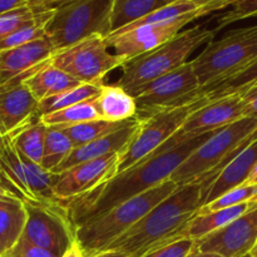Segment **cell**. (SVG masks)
Returning <instances> with one entry per match:
<instances>
[{
    "label": "cell",
    "mask_w": 257,
    "mask_h": 257,
    "mask_svg": "<svg viewBox=\"0 0 257 257\" xmlns=\"http://www.w3.org/2000/svg\"><path fill=\"white\" fill-rule=\"evenodd\" d=\"M23 83L39 102L83 84L68 73L54 67L50 59Z\"/></svg>",
    "instance_id": "44dd1931"
},
{
    "label": "cell",
    "mask_w": 257,
    "mask_h": 257,
    "mask_svg": "<svg viewBox=\"0 0 257 257\" xmlns=\"http://www.w3.org/2000/svg\"><path fill=\"white\" fill-rule=\"evenodd\" d=\"M255 17H257V0H237L232 9L217 18V27L215 29L218 32L226 25Z\"/></svg>",
    "instance_id": "836d02e7"
},
{
    "label": "cell",
    "mask_w": 257,
    "mask_h": 257,
    "mask_svg": "<svg viewBox=\"0 0 257 257\" xmlns=\"http://www.w3.org/2000/svg\"><path fill=\"white\" fill-rule=\"evenodd\" d=\"M63 2H67V0H50L48 4H45L44 7L40 8V9L34 10L35 13H40V12H47V10H53L55 7H58L59 4H62Z\"/></svg>",
    "instance_id": "b9f144b4"
},
{
    "label": "cell",
    "mask_w": 257,
    "mask_h": 257,
    "mask_svg": "<svg viewBox=\"0 0 257 257\" xmlns=\"http://www.w3.org/2000/svg\"><path fill=\"white\" fill-rule=\"evenodd\" d=\"M200 18L198 9L183 15L172 22L155 25H143L122 33H113L105 38L108 49H112V54L122 59L123 62L146 54L151 50L157 49L175 38L181 29Z\"/></svg>",
    "instance_id": "5bb4252c"
},
{
    "label": "cell",
    "mask_w": 257,
    "mask_h": 257,
    "mask_svg": "<svg viewBox=\"0 0 257 257\" xmlns=\"http://www.w3.org/2000/svg\"><path fill=\"white\" fill-rule=\"evenodd\" d=\"M95 119H102V118L98 112L94 99L82 102L57 112L48 113L40 117V120L47 127H64V125L79 124Z\"/></svg>",
    "instance_id": "f1b7e54d"
},
{
    "label": "cell",
    "mask_w": 257,
    "mask_h": 257,
    "mask_svg": "<svg viewBox=\"0 0 257 257\" xmlns=\"http://www.w3.org/2000/svg\"><path fill=\"white\" fill-rule=\"evenodd\" d=\"M89 257H130L127 256L125 253L122 252H117V251H104V252H99L97 255H93Z\"/></svg>",
    "instance_id": "ee69618b"
},
{
    "label": "cell",
    "mask_w": 257,
    "mask_h": 257,
    "mask_svg": "<svg viewBox=\"0 0 257 257\" xmlns=\"http://www.w3.org/2000/svg\"><path fill=\"white\" fill-rule=\"evenodd\" d=\"M256 59L257 24L231 30L210 42L191 64L201 88H207L233 77Z\"/></svg>",
    "instance_id": "8992f818"
},
{
    "label": "cell",
    "mask_w": 257,
    "mask_h": 257,
    "mask_svg": "<svg viewBox=\"0 0 257 257\" xmlns=\"http://www.w3.org/2000/svg\"><path fill=\"white\" fill-rule=\"evenodd\" d=\"M100 118L109 122H124L137 115L136 99L122 87L102 84L98 97L94 99Z\"/></svg>",
    "instance_id": "7402d4cb"
},
{
    "label": "cell",
    "mask_w": 257,
    "mask_h": 257,
    "mask_svg": "<svg viewBox=\"0 0 257 257\" xmlns=\"http://www.w3.org/2000/svg\"><path fill=\"white\" fill-rule=\"evenodd\" d=\"M62 257H84L82 248H80L79 243L77 242V240L72 243V246L65 251V253Z\"/></svg>",
    "instance_id": "ab89813d"
},
{
    "label": "cell",
    "mask_w": 257,
    "mask_h": 257,
    "mask_svg": "<svg viewBox=\"0 0 257 257\" xmlns=\"http://www.w3.org/2000/svg\"><path fill=\"white\" fill-rule=\"evenodd\" d=\"M200 13V18L235 4L237 0H191Z\"/></svg>",
    "instance_id": "8d00e7d4"
},
{
    "label": "cell",
    "mask_w": 257,
    "mask_h": 257,
    "mask_svg": "<svg viewBox=\"0 0 257 257\" xmlns=\"http://www.w3.org/2000/svg\"><path fill=\"white\" fill-rule=\"evenodd\" d=\"M250 255L252 256V257H257V242H256V245L253 246L252 250L250 251Z\"/></svg>",
    "instance_id": "c3c4849f"
},
{
    "label": "cell",
    "mask_w": 257,
    "mask_h": 257,
    "mask_svg": "<svg viewBox=\"0 0 257 257\" xmlns=\"http://www.w3.org/2000/svg\"><path fill=\"white\" fill-rule=\"evenodd\" d=\"M0 87H2V83H0Z\"/></svg>",
    "instance_id": "816d5d0a"
},
{
    "label": "cell",
    "mask_w": 257,
    "mask_h": 257,
    "mask_svg": "<svg viewBox=\"0 0 257 257\" xmlns=\"http://www.w3.org/2000/svg\"><path fill=\"white\" fill-rule=\"evenodd\" d=\"M206 102L208 100L205 97H200L193 102L178 107L157 110L146 117H137V133L125 150L119 153L118 173L152 157L153 153L157 152L158 148L177 132L188 115Z\"/></svg>",
    "instance_id": "ba28073f"
},
{
    "label": "cell",
    "mask_w": 257,
    "mask_h": 257,
    "mask_svg": "<svg viewBox=\"0 0 257 257\" xmlns=\"http://www.w3.org/2000/svg\"><path fill=\"white\" fill-rule=\"evenodd\" d=\"M175 2L177 0H115L112 13V33Z\"/></svg>",
    "instance_id": "484cf974"
},
{
    "label": "cell",
    "mask_w": 257,
    "mask_h": 257,
    "mask_svg": "<svg viewBox=\"0 0 257 257\" xmlns=\"http://www.w3.org/2000/svg\"><path fill=\"white\" fill-rule=\"evenodd\" d=\"M0 168L9 182L17 188L24 202L49 207L64 206L55 198L53 192L57 175L48 172L40 165L19 155L8 136L4 138V150L0 155Z\"/></svg>",
    "instance_id": "8fae6325"
},
{
    "label": "cell",
    "mask_w": 257,
    "mask_h": 257,
    "mask_svg": "<svg viewBox=\"0 0 257 257\" xmlns=\"http://www.w3.org/2000/svg\"><path fill=\"white\" fill-rule=\"evenodd\" d=\"M27 222L22 237L32 245L62 257L75 241V228L64 206L37 205L24 202Z\"/></svg>",
    "instance_id": "4fadbf2b"
},
{
    "label": "cell",
    "mask_w": 257,
    "mask_h": 257,
    "mask_svg": "<svg viewBox=\"0 0 257 257\" xmlns=\"http://www.w3.org/2000/svg\"><path fill=\"white\" fill-rule=\"evenodd\" d=\"M255 131H257V118L252 117H242L221 128L178 166L170 180L177 186L201 182L211 171L225 162Z\"/></svg>",
    "instance_id": "52a82bcc"
},
{
    "label": "cell",
    "mask_w": 257,
    "mask_h": 257,
    "mask_svg": "<svg viewBox=\"0 0 257 257\" xmlns=\"http://www.w3.org/2000/svg\"><path fill=\"white\" fill-rule=\"evenodd\" d=\"M50 0H28V5L32 8L33 10H38L40 8L44 7L45 4H48Z\"/></svg>",
    "instance_id": "f6af8a7d"
},
{
    "label": "cell",
    "mask_w": 257,
    "mask_h": 257,
    "mask_svg": "<svg viewBox=\"0 0 257 257\" xmlns=\"http://www.w3.org/2000/svg\"><path fill=\"white\" fill-rule=\"evenodd\" d=\"M138 130L137 117L130 119L122 128L109 133V135L100 137L93 142L87 143L84 146L74 148L69 156L64 160V162L54 171V175L65 172L70 168L84 162L97 160L104 156L113 155V153H122L125 150L131 141L133 140Z\"/></svg>",
    "instance_id": "d6986e66"
},
{
    "label": "cell",
    "mask_w": 257,
    "mask_h": 257,
    "mask_svg": "<svg viewBox=\"0 0 257 257\" xmlns=\"http://www.w3.org/2000/svg\"><path fill=\"white\" fill-rule=\"evenodd\" d=\"M242 257H252V256H251L250 253H247V255H245V256H242Z\"/></svg>",
    "instance_id": "681fc988"
},
{
    "label": "cell",
    "mask_w": 257,
    "mask_h": 257,
    "mask_svg": "<svg viewBox=\"0 0 257 257\" xmlns=\"http://www.w3.org/2000/svg\"><path fill=\"white\" fill-rule=\"evenodd\" d=\"M253 201L241 203V205L233 206V207L223 208V210L220 211H213V212L205 213V215H196L185 226L182 232L180 233V238L181 240L182 238H190V240L198 241L210 235V233L221 230L225 226H227L228 223L235 221L236 218L242 216L251 207Z\"/></svg>",
    "instance_id": "603a6c76"
},
{
    "label": "cell",
    "mask_w": 257,
    "mask_h": 257,
    "mask_svg": "<svg viewBox=\"0 0 257 257\" xmlns=\"http://www.w3.org/2000/svg\"><path fill=\"white\" fill-rule=\"evenodd\" d=\"M57 52L45 35L20 47L0 52V83L18 84L37 72Z\"/></svg>",
    "instance_id": "e0dca14e"
},
{
    "label": "cell",
    "mask_w": 257,
    "mask_h": 257,
    "mask_svg": "<svg viewBox=\"0 0 257 257\" xmlns=\"http://www.w3.org/2000/svg\"><path fill=\"white\" fill-rule=\"evenodd\" d=\"M14 198H19L18 196H15L14 193L10 192L7 188L0 187V201H8V200H14ZM20 200V198H19Z\"/></svg>",
    "instance_id": "7bdbcfd3"
},
{
    "label": "cell",
    "mask_w": 257,
    "mask_h": 257,
    "mask_svg": "<svg viewBox=\"0 0 257 257\" xmlns=\"http://www.w3.org/2000/svg\"><path fill=\"white\" fill-rule=\"evenodd\" d=\"M39 100L24 83L4 84L0 87V131L4 136L34 119L38 115Z\"/></svg>",
    "instance_id": "ac0fdd59"
},
{
    "label": "cell",
    "mask_w": 257,
    "mask_h": 257,
    "mask_svg": "<svg viewBox=\"0 0 257 257\" xmlns=\"http://www.w3.org/2000/svg\"><path fill=\"white\" fill-rule=\"evenodd\" d=\"M74 150L72 141L59 127H48L44 153L40 166L48 172H54Z\"/></svg>",
    "instance_id": "f546056e"
},
{
    "label": "cell",
    "mask_w": 257,
    "mask_h": 257,
    "mask_svg": "<svg viewBox=\"0 0 257 257\" xmlns=\"http://www.w3.org/2000/svg\"><path fill=\"white\" fill-rule=\"evenodd\" d=\"M0 172H2L3 173V171H2V168H0ZM3 175H4V173H3ZM5 176V175H4Z\"/></svg>",
    "instance_id": "f907efd6"
},
{
    "label": "cell",
    "mask_w": 257,
    "mask_h": 257,
    "mask_svg": "<svg viewBox=\"0 0 257 257\" xmlns=\"http://www.w3.org/2000/svg\"><path fill=\"white\" fill-rule=\"evenodd\" d=\"M247 104L245 109V117L257 118V85L250 88V89L243 90Z\"/></svg>",
    "instance_id": "74e56055"
},
{
    "label": "cell",
    "mask_w": 257,
    "mask_h": 257,
    "mask_svg": "<svg viewBox=\"0 0 257 257\" xmlns=\"http://www.w3.org/2000/svg\"><path fill=\"white\" fill-rule=\"evenodd\" d=\"M245 183H250V185H257V163L255 165V167L252 168L251 173L248 175L247 180H246Z\"/></svg>",
    "instance_id": "bcb514c9"
},
{
    "label": "cell",
    "mask_w": 257,
    "mask_h": 257,
    "mask_svg": "<svg viewBox=\"0 0 257 257\" xmlns=\"http://www.w3.org/2000/svg\"><path fill=\"white\" fill-rule=\"evenodd\" d=\"M201 197V183L178 186L172 195L158 203L137 225L123 233L104 251L142 257L151 251L181 240L180 233L202 206Z\"/></svg>",
    "instance_id": "7a4b0ae2"
},
{
    "label": "cell",
    "mask_w": 257,
    "mask_h": 257,
    "mask_svg": "<svg viewBox=\"0 0 257 257\" xmlns=\"http://www.w3.org/2000/svg\"><path fill=\"white\" fill-rule=\"evenodd\" d=\"M115 0H67L53 9L45 24V35L55 50L69 48L94 35L107 38L112 33Z\"/></svg>",
    "instance_id": "5b68a950"
},
{
    "label": "cell",
    "mask_w": 257,
    "mask_h": 257,
    "mask_svg": "<svg viewBox=\"0 0 257 257\" xmlns=\"http://www.w3.org/2000/svg\"><path fill=\"white\" fill-rule=\"evenodd\" d=\"M213 133L188 141L172 150L156 152L135 167L117 173L95 190L68 202L65 207L72 225L77 230L115 206L168 181L178 166Z\"/></svg>",
    "instance_id": "6da1fadb"
},
{
    "label": "cell",
    "mask_w": 257,
    "mask_h": 257,
    "mask_svg": "<svg viewBox=\"0 0 257 257\" xmlns=\"http://www.w3.org/2000/svg\"><path fill=\"white\" fill-rule=\"evenodd\" d=\"M50 63L80 83L87 84H103L108 73L124 64L122 59L109 52L105 38L100 35L58 50L50 58Z\"/></svg>",
    "instance_id": "30bf717a"
},
{
    "label": "cell",
    "mask_w": 257,
    "mask_h": 257,
    "mask_svg": "<svg viewBox=\"0 0 257 257\" xmlns=\"http://www.w3.org/2000/svg\"><path fill=\"white\" fill-rule=\"evenodd\" d=\"M246 104H247V100L243 92L231 93V94L206 102L188 115L187 119L178 128L177 132L165 145L161 146L157 152L172 150L188 141L216 132L241 119L245 117Z\"/></svg>",
    "instance_id": "7c38bea8"
},
{
    "label": "cell",
    "mask_w": 257,
    "mask_h": 257,
    "mask_svg": "<svg viewBox=\"0 0 257 257\" xmlns=\"http://www.w3.org/2000/svg\"><path fill=\"white\" fill-rule=\"evenodd\" d=\"M100 87H102V84H87V83H83V84L78 85V87L73 88V89L65 90V92L59 93L57 95L45 98V99L39 102L38 115L40 118L42 115L48 114V113L57 112V110L79 104L82 102L95 99L98 94H99Z\"/></svg>",
    "instance_id": "4316f807"
},
{
    "label": "cell",
    "mask_w": 257,
    "mask_h": 257,
    "mask_svg": "<svg viewBox=\"0 0 257 257\" xmlns=\"http://www.w3.org/2000/svg\"><path fill=\"white\" fill-rule=\"evenodd\" d=\"M27 222L24 201H0V256L14 247L22 238Z\"/></svg>",
    "instance_id": "cb8c5ba5"
},
{
    "label": "cell",
    "mask_w": 257,
    "mask_h": 257,
    "mask_svg": "<svg viewBox=\"0 0 257 257\" xmlns=\"http://www.w3.org/2000/svg\"><path fill=\"white\" fill-rule=\"evenodd\" d=\"M201 85L191 62L147 84L131 90L137 103V115L146 117L161 109L178 107L200 98Z\"/></svg>",
    "instance_id": "9c48e42d"
},
{
    "label": "cell",
    "mask_w": 257,
    "mask_h": 257,
    "mask_svg": "<svg viewBox=\"0 0 257 257\" xmlns=\"http://www.w3.org/2000/svg\"><path fill=\"white\" fill-rule=\"evenodd\" d=\"M186 257H222V256L215 252H203V251L198 250L196 246H193L192 250L188 252V255Z\"/></svg>",
    "instance_id": "60d3db41"
},
{
    "label": "cell",
    "mask_w": 257,
    "mask_h": 257,
    "mask_svg": "<svg viewBox=\"0 0 257 257\" xmlns=\"http://www.w3.org/2000/svg\"><path fill=\"white\" fill-rule=\"evenodd\" d=\"M216 33V29H205L203 25H196L178 33L157 49L125 62L120 67L122 74L115 84L130 93L136 88L178 69L187 63L188 57L198 47L212 42Z\"/></svg>",
    "instance_id": "277c9868"
},
{
    "label": "cell",
    "mask_w": 257,
    "mask_h": 257,
    "mask_svg": "<svg viewBox=\"0 0 257 257\" xmlns=\"http://www.w3.org/2000/svg\"><path fill=\"white\" fill-rule=\"evenodd\" d=\"M257 198V185H250V183H242L241 186L227 191L221 195L217 200L202 206L197 211L196 215H205V213L220 211L223 208L233 207V206L241 205V203L251 202Z\"/></svg>",
    "instance_id": "1f68e13d"
},
{
    "label": "cell",
    "mask_w": 257,
    "mask_h": 257,
    "mask_svg": "<svg viewBox=\"0 0 257 257\" xmlns=\"http://www.w3.org/2000/svg\"><path fill=\"white\" fill-rule=\"evenodd\" d=\"M48 127L40 119H34L8 135L10 142L19 155L40 165L44 153Z\"/></svg>",
    "instance_id": "d4e9b609"
},
{
    "label": "cell",
    "mask_w": 257,
    "mask_h": 257,
    "mask_svg": "<svg viewBox=\"0 0 257 257\" xmlns=\"http://www.w3.org/2000/svg\"><path fill=\"white\" fill-rule=\"evenodd\" d=\"M257 242V198L251 207L216 232L195 241L203 252H215L222 257H242L252 250Z\"/></svg>",
    "instance_id": "2e32d148"
},
{
    "label": "cell",
    "mask_w": 257,
    "mask_h": 257,
    "mask_svg": "<svg viewBox=\"0 0 257 257\" xmlns=\"http://www.w3.org/2000/svg\"><path fill=\"white\" fill-rule=\"evenodd\" d=\"M28 0H0V14L12 12L18 8L27 7Z\"/></svg>",
    "instance_id": "f35d334b"
},
{
    "label": "cell",
    "mask_w": 257,
    "mask_h": 257,
    "mask_svg": "<svg viewBox=\"0 0 257 257\" xmlns=\"http://www.w3.org/2000/svg\"><path fill=\"white\" fill-rule=\"evenodd\" d=\"M39 14L40 13H35L29 5L0 14V40L24 25L34 22L39 17Z\"/></svg>",
    "instance_id": "d6a6232c"
},
{
    "label": "cell",
    "mask_w": 257,
    "mask_h": 257,
    "mask_svg": "<svg viewBox=\"0 0 257 257\" xmlns=\"http://www.w3.org/2000/svg\"><path fill=\"white\" fill-rule=\"evenodd\" d=\"M257 85V59L253 60L248 67L241 70L240 73L235 74L233 77L218 83V84L211 85L207 88H201L200 95L210 100L216 98L223 97V95L231 94L236 92H243L246 89L256 87Z\"/></svg>",
    "instance_id": "4dcf8cb0"
},
{
    "label": "cell",
    "mask_w": 257,
    "mask_h": 257,
    "mask_svg": "<svg viewBox=\"0 0 257 257\" xmlns=\"http://www.w3.org/2000/svg\"><path fill=\"white\" fill-rule=\"evenodd\" d=\"M4 138H5V136L3 135L2 131H0V155H2L3 150H4Z\"/></svg>",
    "instance_id": "7dc6e473"
},
{
    "label": "cell",
    "mask_w": 257,
    "mask_h": 257,
    "mask_svg": "<svg viewBox=\"0 0 257 257\" xmlns=\"http://www.w3.org/2000/svg\"><path fill=\"white\" fill-rule=\"evenodd\" d=\"M118 160L119 153H113L57 175L53 187L55 198L65 206L70 201L95 190L117 175Z\"/></svg>",
    "instance_id": "9a60e30c"
},
{
    "label": "cell",
    "mask_w": 257,
    "mask_h": 257,
    "mask_svg": "<svg viewBox=\"0 0 257 257\" xmlns=\"http://www.w3.org/2000/svg\"><path fill=\"white\" fill-rule=\"evenodd\" d=\"M128 120H124V122H109V120L104 119H95L79 123V124L64 125V127L59 128L72 141L73 147L77 148L119 130Z\"/></svg>",
    "instance_id": "83f0119b"
},
{
    "label": "cell",
    "mask_w": 257,
    "mask_h": 257,
    "mask_svg": "<svg viewBox=\"0 0 257 257\" xmlns=\"http://www.w3.org/2000/svg\"><path fill=\"white\" fill-rule=\"evenodd\" d=\"M177 187L173 181L168 180L115 206L95 220L79 226L75 230V240L79 243L83 255L89 257L103 252L110 243L137 225L158 203L172 195Z\"/></svg>",
    "instance_id": "3957f363"
},
{
    "label": "cell",
    "mask_w": 257,
    "mask_h": 257,
    "mask_svg": "<svg viewBox=\"0 0 257 257\" xmlns=\"http://www.w3.org/2000/svg\"><path fill=\"white\" fill-rule=\"evenodd\" d=\"M0 257H59L50 251L44 250L42 247L32 245L24 238H20L14 247L10 248L8 252Z\"/></svg>",
    "instance_id": "d590c367"
},
{
    "label": "cell",
    "mask_w": 257,
    "mask_h": 257,
    "mask_svg": "<svg viewBox=\"0 0 257 257\" xmlns=\"http://www.w3.org/2000/svg\"><path fill=\"white\" fill-rule=\"evenodd\" d=\"M257 163V137L241 150L225 167L217 177L212 181L207 190L203 192L201 205L205 206L217 200L221 195L227 191L241 186L246 182L248 175ZM201 206V207H202Z\"/></svg>",
    "instance_id": "ffe728a7"
},
{
    "label": "cell",
    "mask_w": 257,
    "mask_h": 257,
    "mask_svg": "<svg viewBox=\"0 0 257 257\" xmlns=\"http://www.w3.org/2000/svg\"><path fill=\"white\" fill-rule=\"evenodd\" d=\"M195 246V241L190 238L175 241L172 243L163 246V247L153 250L146 253L142 257H186Z\"/></svg>",
    "instance_id": "e575fe53"
}]
</instances>
